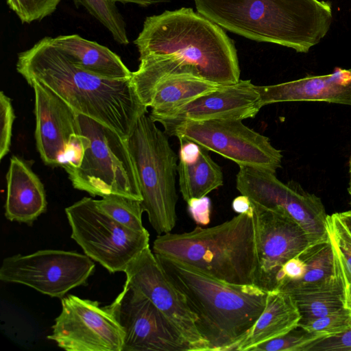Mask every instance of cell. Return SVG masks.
Listing matches in <instances>:
<instances>
[{"label": "cell", "mask_w": 351, "mask_h": 351, "mask_svg": "<svg viewBox=\"0 0 351 351\" xmlns=\"http://www.w3.org/2000/svg\"><path fill=\"white\" fill-rule=\"evenodd\" d=\"M337 213L348 231L351 233V210Z\"/></svg>", "instance_id": "ab89813d"}, {"label": "cell", "mask_w": 351, "mask_h": 351, "mask_svg": "<svg viewBox=\"0 0 351 351\" xmlns=\"http://www.w3.org/2000/svg\"><path fill=\"white\" fill-rule=\"evenodd\" d=\"M65 213L71 237L110 273L124 271L149 246L147 230L138 232L123 226L101 210L91 197H84L66 207Z\"/></svg>", "instance_id": "ba28073f"}, {"label": "cell", "mask_w": 351, "mask_h": 351, "mask_svg": "<svg viewBox=\"0 0 351 351\" xmlns=\"http://www.w3.org/2000/svg\"><path fill=\"white\" fill-rule=\"evenodd\" d=\"M5 217L11 221L32 225L47 210L44 186L31 167L13 156L6 175Z\"/></svg>", "instance_id": "d6986e66"}, {"label": "cell", "mask_w": 351, "mask_h": 351, "mask_svg": "<svg viewBox=\"0 0 351 351\" xmlns=\"http://www.w3.org/2000/svg\"><path fill=\"white\" fill-rule=\"evenodd\" d=\"M15 114L11 99L0 92V160L10 152Z\"/></svg>", "instance_id": "1f68e13d"}, {"label": "cell", "mask_w": 351, "mask_h": 351, "mask_svg": "<svg viewBox=\"0 0 351 351\" xmlns=\"http://www.w3.org/2000/svg\"><path fill=\"white\" fill-rule=\"evenodd\" d=\"M256 268L254 285L269 292L276 289L282 266L310 245L304 230L287 214L254 202Z\"/></svg>", "instance_id": "2e32d148"}, {"label": "cell", "mask_w": 351, "mask_h": 351, "mask_svg": "<svg viewBox=\"0 0 351 351\" xmlns=\"http://www.w3.org/2000/svg\"><path fill=\"white\" fill-rule=\"evenodd\" d=\"M116 3H134L140 6L147 7L151 5L169 2L171 0H113Z\"/></svg>", "instance_id": "74e56055"}, {"label": "cell", "mask_w": 351, "mask_h": 351, "mask_svg": "<svg viewBox=\"0 0 351 351\" xmlns=\"http://www.w3.org/2000/svg\"><path fill=\"white\" fill-rule=\"evenodd\" d=\"M75 6L84 7L86 11L111 34L118 44H129L126 23L113 0H73Z\"/></svg>", "instance_id": "4316f807"}, {"label": "cell", "mask_w": 351, "mask_h": 351, "mask_svg": "<svg viewBox=\"0 0 351 351\" xmlns=\"http://www.w3.org/2000/svg\"><path fill=\"white\" fill-rule=\"evenodd\" d=\"M154 253L210 278L234 285H254L256 268L253 217L239 214L219 225L197 226L182 234H160Z\"/></svg>", "instance_id": "5b68a950"}, {"label": "cell", "mask_w": 351, "mask_h": 351, "mask_svg": "<svg viewBox=\"0 0 351 351\" xmlns=\"http://www.w3.org/2000/svg\"><path fill=\"white\" fill-rule=\"evenodd\" d=\"M300 314L293 297L288 292L269 291L265 307L237 350L251 351L258 345L281 336L298 327Z\"/></svg>", "instance_id": "7402d4cb"}, {"label": "cell", "mask_w": 351, "mask_h": 351, "mask_svg": "<svg viewBox=\"0 0 351 351\" xmlns=\"http://www.w3.org/2000/svg\"><path fill=\"white\" fill-rule=\"evenodd\" d=\"M28 84L34 91L35 138L41 159L48 165H76L89 143L78 114L40 82Z\"/></svg>", "instance_id": "7c38bea8"}, {"label": "cell", "mask_w": 351, "mask_h": 351, "mask_svg": "<svg viewBox=\"0 0 351 351\" xmlns=\"http://www.w3.org/2000/svg\"><path fill=\"white\" fill-rule=\"evenodd\" d=\"M155 255L195 315L196 327L209 351L237 350L263 313L268 292L255 285L221 282Z\"/></svg>", "instance_id": "277c9868"}, {"label": "cell", "mask_w": 351, "mask_h": 351, "mask_svg": "<svg viewBox=\"0 0 351 351\" xmlns=\"http://www.w3.org/2000/svg\"><path fill=\"white\" fill-rule=\"evenodd\" d=\"M89 143L75 166H63L73 186L90 195H119L142 201L127 141L108 126L78 114Z\"/></svg>", "instance_id": "52a82bcc"}, {"label": "cell", "mask_w": 351, "mask_h": 351, "mask_svg": "<svg viewBox=\"0 0 351 351\" xmlns=\"http://www.w3.org/2000/svg\"><path fill=\"white\" fill-rule=\"evenodd\" d=\"M107 307L123 331L122 351L193 350L151 300L128 282Z\"/></svg>", "instance_id": "5bb4252c"}, {"label": "cell", "mask_w": 351, "mask_h": 351, "mask_svg": "<svg viewBox=\"0 0 351 351\" xmlns=\"http://www.w3.org/2000/svg\"><path fill=\"white\" fill-rule=\"evenodd\" d=\"M61 0H6L10 9L23 23L40 21L52 14Z\"/></svg>", "instance_id": "4dcf8cb0"}, {"label": "cell", "mask_w": 351, "mask_h": 351, "mask_svg": "<svg viewBox=\"0 0 351 351\" xmlns=\"http://www.w3.org/2000/svg\"><path fill=\"white\" fill-rule=\"evenodd\" d=\"M328 232L337 252L346 285L351 282V233L337 213L328 216Z\"/></svg>", "instance_id": "83f0119b"}, {"label": "cell", "mask_w": 351, "mask_h": 351, "mask_svg": "<svg viewBox=\"0 0 351 351\" xmlns=\"http://www.w3.org/2000/svg\"><path fill=\"white\" fill-rule=\"evenodd\" d=\"M349 173H350V182H349V186L348 189L349 195L350 196L351 199V155L349 160ZM350 204H351V200H350Z\"/></svg>", "instance_id": "60d3db41"}, {"label": "cell", "mask_w": 351, "mask_h": 351, "mask_svg": "<svg viewBox=\"0 0 351 351\" xmlns=\"http://www.w3.org/2000/svg\"><path fill=\"white\" fill-rule=\"evenodd\" d=\"M298 326L324 338L335 336L351 330V314L343 308Z\"/></svg>", "instance_id": "f546056e"}, {"label": "cell", "mask_w": 351, "mask_h": 351, "mask_svg": "<svg viewBox=\"0 0 351 351\" xmlns=\"http://www.w3.org/2000/svg\"><path fill=\"white\" fill-rule=\"evenodd\" d=\"M192 141L237 163L276 172L282 154L268 137L244 125L242 120L221 119L186 121L168 135Z\"/></svg>", "instance_id": "30bf717a"}, {"label": "cell", "mask_w": 351, "mask_h": 351, "mask_svg": "<svg viewBox=\"0 0 351 351\" xmlns=\"http://www.w3.org/2000/svg\"><path fill=\"white\" fill-rule=\"evenodd\" d=\"M323 338L298 326L285 335L258 345L251 351H306L309 345Z\"/></svg>", "instance_id": "f1b7e54d"}, {"label": "cell", "mask_w": 351, "mask_h": 351, "mask_svg": "<svg viewBox=\"0 0 351 351\" xmlns=\"http://www.w3.org/2000/svg\"><path fill=\"white\" fill-rule=\"evenodd\" d=\"M97 207L116 221L134 231L147 230L142 223L144 212L141 201L119 195L95 199Z\"/></svg>", "instance_id": "484cf974"}, {"label": "cell", "mask_w": 351, "mask_h": 351, "mask_svg": "<svg viewBox=\"0 0 351 351\" xmlns=\"http://www.w3.org/2000/svg\"><path fill=\"white\" fill-rule=\"evenodd\" d=\"M344 308L351 314V282L346 285L344 290Z\"/></svg>", "instance_id": "f35d334b"}, {"label": "cell", "mask_w": 351, "mask_h": 351, "mask_svg": "<svg viewBox=\"0 0 351 351\" xmlns=\"http://www.w3.org/2000/svg\"><path fill=\"white\" fill-rule=\"evenodd\" d=\"M123 272L125 282L151 300L177 328L193 351H209L207 343L196 327L195 315L149 246L134 258Z\"/></svg>", "instance_id": "9a60e30c"}, {"label": "cell", "mask_w": 351, "mask_h": 351, "mask_svg": "<svg viewBox=\"0 0 351 351\" xmlns=\"http://www.w3.org/2000/svg\"><path fill=\"white\" fill-rule=\"evenodd\" d=\"M134 43L140 64L132 81L141 95L173 75H191L223 86L240 81L234 41L191 8L147 16Z\"/></svg>", "instance_id": "6da1fadb"}, {"label": "cell", "mask_w": 351, "mask_h": 351, "mask_svg": "<svg viewBox=\"0 0 351 351\" xmlns=\"http://www.w3.org/2000/svg\"><path fill=\"white\" fill-rule=\"evenodd\" d=\"M61 303L47 339L67 351H122L124 333L107 306L74 295Z\"/></svg>", "instance_id": "4fadbf2b"}, {"label": "cell", "mask_w": 351, "mask_h": 351, "mask_svg": "<svg viewBox=\"0 0 351 351\" xmlns=\"http://www.w3.org/2000/svg\"><path fill=\"white\" fill-rule=\"evenodd\" d=\"M260 105L287 101H322L351 106V69L267 86L255 85Z\"/></svg>", "instance_id": "ac0fdd59"}, {"label": "cell", "mask_w": 351, "mask_h": 351, "mask_svg": "<svg viewBox=\"0 0 351 351\" xmlns=\"http://www.w3.org/2000/svg\"><path fill=\"white\" fill-rule=\"evenodd\" d=\"M95 265L86 254L43 250L5 258L0 267L4 282L28 286L52 298H62L72 289L85 285Z\"/></svg>", "instance_id": "8fae6325"}, {"label": "cell", "mask_w": 351, "mask_h": 351, "mask_svg": "<svg viewBox=\"0 0 351 351\" xmlns=\"http://www.w3.org/2000/svg\"><path fill=\"white\" fill-rule=\"evenodd\" d=\"M189 214L198 226H207L210 221L211 202L206 197L191 198L186 202Z\"/></svg>", "instance_id": "e575fe53"}, {"label": "cell", "mask_w": 351, "mask_h": 351, "mask_svg": "<svg viewBox=\"0 0 351 351\" xmlns=\"http://www.w3.org/2000/svg\"><path fill=\"white\" fill-rule=\"evenodd\" d=\"M201 147L197 160L191 164L179 162L178 173L180 191L184 201L206 196L223 185L221 167L209 155V150Z\"/></svg>", "instance_id": "cb8c5ba5"}, {"label": "cell", "mask_w": 351, "mask_h": 351, "mask_svg": "<svg viewBox=\"0 0 351 351\" xmlns=\"http://www.w3.org/2000/svg\"><path fill=\"white\" fill-rule=\"evenodd\" d=\"M54 45L78 67L112 80H128L132 73L121 58L106 46L78 34L52 38Z\"/></svg>", "instance_id": "44dd1931"}, {"label": "cell", "mask_w": 351, "mask_h": 351, "mask_svg": "<svg viewBox=\"0 0 351 351\" xmlns=\"http://www.w3.org/2000/svg\"><path fill=\"white\" fill-rule=\"evenodd\" d=\"M306 271L298 280L282 284L277 289L290 294L332 289L345 285L337 252L330 239L311 244L299 255Z\"/></svg>", "instance_id": "ffe728a7"}, {"label": "cell", "mask_w": 351, "mask_h": 351, "mask_svg": "<svg viewBox=\"0 0 351 351\" xmlns=\"http://www.w3.org/2000/svg\"><path fill=\"white\" fill-rule=\"evenodd\" d=\"M345 287L291 294L295 299L301 317L298 326L343 308Z\"/></svg>", "instance_id": "d4e9b609"}, {"label": "cell", "mask_w": 351, "mask_h": 351, "mask_svg": "<svg viewBox=\"0 0 351 351\" xmlns=\"http://www.w3.org/2000/svg\"><path fill=\"white\" fill-rule=\"evenodd\" d=\"M259 95L250 80H241L232 85L203 95L167 113L152 118L160 123L169 134L186 121H204L231 119L244 120L254 117L261 108Z\"/></svg>", "instance_id": "e0dca14e"}, {"label": "cell", "mask_w": 351, "mask_h": 351, "mask_svg": "<svg viewBox=\"0 0 351 351\" xmlns=\"http://www.w3.org/2000/svg\"><path fill=\"white\" fill-rule=\"evenodd\" d=\"M180 148L179 152V160L186 164H191L196 162L200 155L201 147L197 143L184 138L179 139Z\"/></svg>", "instance_id": "d590c367"}, {"label": "cell", "mask_w": 351, "mask_h": 351, "mask_svg": "<svg viewBox=\"0 0 351 351\" xmlns=\"http://www.w3.org/2000/svg\"><path fill=\"white\" fill-rule=\"evenodd\" d=\"M223 86L191 75L169 76L158 82L141 102L151 108L149 115L153 119Z\"/></svg>", "instance_id": "603a6c76"}, {"label": "cell", "mask_w": 351, "mask_h": 351, "mask_svg": "<svg viewBox=\"0 0 351 351\" xmlns=\"http://www.w3.org/2000/svg\"><path fill=\"white\" fill-rule=\"evenodd\" d=\"M16 71L27 84L37 81L77 114L108 126L127 140L139 118L147 112L131 79L112 80L75 64L45 36L18 54Z\"/></svg>", "instance_id": "7a4b0ae2"}, {"label": "cell", "mask_w": 351, "mask_h": 351, "mask_svg": "<svg viewBox=\"0 0 351 351\" xmlns=\"http://www.w3.org/2000/svg\"><path fill=\"white\" fill-rule=\"evenodd\" d=\"M168 137L145 112L139 117L126 140L136 172L143 209L159 235L170 232L177 221L178 156Z\"/></svg>", "instance_id": "8992f818"}, {"label": "cell", "mask_w": 351, "mask_h": 351, "mask_svg": "<svg viewBox=\"0 0 351 351\" xmlns=\"http://www.w3.org/2000/svg\"><path fill=\"white\" fill-rule=\"evenodd\" d=\"M236 186L241 194L269 210L284 213L305 231L310 245L326 241L328 215L321 199L306 191L299 183L279 180L276 172L252 167H239Z\"/></svg>", "instance_id": "9c48e42d"}, {"label": "cell", "mask_w": 351, "mask_h": 351, "mask_svg": "<svg viewBox=\"0 0 351 351\" xmlns=\"http://www.w3.org/2000/svg\"><path fill=\"white\" fill-rule=\"evenodd\" d=\"M306 351H351V330L316 341Z\"/></svg>", "instance_id": "d6a6232c"}, {"label": "cell", "mask_w": 351, "mask_h": 351, "mask_svg": "<svg viewBox=\"0 0 351 351\" xmlns=\"http://www.w3.org/2000/svg\"><path fill=\"white\" fill-rule=\"evenodd\" d=\"M197 12L223 29L258 42L307 53L326 35L332 8L320 0H194Z\"/></svg>", "instance_id": "3957f363"}, {"label": "cell", "mask_w": 351, "mask_h": 351, "mask_svg": "<svg viewBox=\"0 0 351 351\" xmlns=\"http://www.w3.org/2000/svg\"><path fill=\"white\" fill-rule=\"evenodd\" d=\"M305 271V264L298 255L288 260L278 273L276 289L283 283L300 280L304 274Z\"/></svg>", "instance_id": "836d02e7"}, {"label": "cell", "mask_w": 351, "mask_h": 351, "mask_svg": "<svg viewBox=\"0 0 351 351\" xmlns=\"http://www.w3.org/2000/svg\"><path fill=\"white\" fill-rule=\"evenodd\" d=\"M232 209L239 214H245L252 217L254 215V208L250 199L245 195L235 197L232 202Z\"/></svg>", "instance_id": "8d00e7d4"}]
</instances>
